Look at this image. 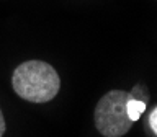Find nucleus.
Segmentation results:
<instances>
[{
	"mask_svg": "<svg viewBox=\"0 0 157 137\" xmlns=\"http://www.w3.org/2000/svg\"><path fill=\"white\" fill-rule=\"evenodd\" d=\"M15 93L31 103L54 100L61 88V78L51 64L44 61H26L15 68L12 75Z\"/></svg>",
	"mask_w": 157,
	"mask_h": 137,
	"instance_id": "f257e3e1",
	"label": "nucleus"
},
{
	"mask_svg": "<svg viewBox=\"0 0 157 137\" xmlns=\"http://www.w3.org/2000/svg\"><path fill=\"white\" fill-rule=\"evenodd\" d=\"M131 93L123 90H111L105 93L95 106L93 119L95 127L105 137H121L129 132L132 121L128 116V100Z\"/></svg>",
	"mask_w": 157,
	"mask_h": 137,
	"instance_id": "f03ea898",
	"label": "nucleus"
},
{
	"mask_svg": "<svg viewBox=\"0 0 157 137\" xmlns=\"http://www.w3.org/2000/svg\"><path fill=\"white\" fill-rule=\"evenodd\" d=\"M126 109H128V116L129 119L134 122L141 117V114L146 111V101H141V100H136V98H129L128 100V105H126Z\"/></svg>",
	"mask_w": 157,
	"mask_h": 137,
	"instance_id": "7ed1b4c3",
	"label": "nucleus"
},
{
	"mask_svg": "<svg viewBox=\"0 0 157 137\" xmlns=\"http://www.w3.org/2000/svg\"><path fill=\"white\" fill-rule=\"evenodd\" d=\"M149 124L152 127V131L157 134V108H154V111L151 113V116H149Z\"/></svg>",
	"mask_w": 157,
	"mask_h": 137,
	"instance_id": "20e7f679",
	"label": "nucleus"
},
{
	"mask_svg": "<svg viewBox=\"0 0 157 137\" xmlns=\"http://www.w3.org/2000/svg\"><path fill=\"white\" fill-rule=\"evenodd\" d=\"M5 117H3V113H2V109H0V137H2L3 134H5Z\"/></svg>",
	"mask_w": 157,
	"mask_h": 137,
	"instance_id": "39448f33",
	"label": "nucleus"
}]
</instances>
